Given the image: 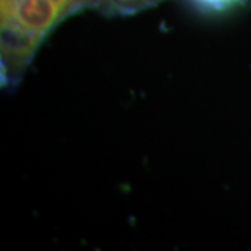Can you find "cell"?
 <instances>
[{
	"label": "cell",
	"mask_w": 251,
	"mask_h": 251,
	"mask_svg": "<svg viewBox=\"0 0 251 251\" xmlns=\"http://www.w3.org/2000/svg\"><path fill=\"white\" fill-rule=\"evenodd\" d=\"M162 0H94L92 7H97L106 14L126 16L148 9Z\"/></svg>",
	"instance_id": "1"
},
{
	"label": "cell",
	"mask_w": 251,
	"mask_h": 251,
	"mask_svg": "<svg viewBox=\"0 0 251 251\" xmlns=\"http://www.w3.org/2000/svg\"><path fill=\"white\" fill-rule=\"evenodd\" d=\"M196 1L205 9L221 11V10L229 9L234 4H239L243 0H196Z\"/></svg>",
	"instance_id": "2"
},
{
	"label": "cell",
	"mask_w": 251,
	"mask_h": 251,
	"mask_svg": "<svg viewBox=\"0 0 251 251\" xmlns=\"http://www.w3.org/2000/svg\"><path fill=\"white\" fill-rule=\"evenodd\" d=\"M92 1H94V0H85V3H87V7H92Z\"/></svg>",
	"instance_id": "3"
}]
</instances>
